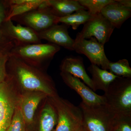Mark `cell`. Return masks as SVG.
Wrapping results in <instances>:
<instances>
[{
    "instance_id": "obj_1",
    "label": "cell",
    "mask_w": 131,
    "mask_h": 131,
    "mask_svg": "<svg viewBox=\"0 0 131 131\" xmlns=\"http://www.w3.org/2000/svg\"><path fill=\"white\" fill-rule=\"evenodd\" d=\"M7 71L17 86L26 91L42 92L48 97L57 95L54 83L50 77L20 59L9 56Z\"/></svg>"
},
{
    "instance_id": "obj_2",
    "label": "cell",
    "mask_w": 131,
    "mask_h": 131,
    "mask_svg": "<svg viewBox=\"0 0 131 131\" xmlns=\"http://www.w3.org/2000/svg\"><path fill=\"white\" fill-rule=\"evenodd\" d=\"M103 96L106 106L115 119L131 117V78H117Z\"/></svg>"
},
{
    "instance_id": "obj_3",
    "label": "cell",
    "mask_w": 131,
    "mask_h": 131,
    "mask_svg": "<svg viewBox=\"0 0 131 131\" xmlns=\"http://www.w3.org/2000/svg\"><path fill=\"white\" fill-rule=\"evenodd\" d=\"M82 126L85 131H113L116 126L114 115L105 104L88 105L81 102Z\"/></svg>"
},
{
    "instance_id": "obj_4",
    "label": "cell",
    "mask_w": 131,
    "mask_h": 131,
    "mask_svg": "<svg viewBox=\"0 0 131 131\" xmlns=\"http://www.w3.org/2000/svg\"><path fill=\"white\" fill-rule=\"evenodd\" d=\"M60 50V46L52 43L32 44L14 47L9 56L38 68L43 63L51 60Z\"/></svg>"
},
{
    "instance_id": "obj_5",
    "label": "cell",
    "mask_w": 131,
    "mask_h": 131,
    "mask_svg": "<svg viewBox=\"0 0 131 131\" xmlns=\"http://www.w3.org/2000/svg\"><path fill=\"white\" fill-rule=\"evenodd\" d=\"M16 89L17 84L9 75L0 83V131H7L19 105L21 95Z\"/></svg>"
},
{
    "instance_id": "obj_6",
    "label": "cell",
    "mask_w": 131,
    "mask_h": 131,
    "mask_svg": "<svg viewBox=\"0 0 131 131\" xmlns=\"http://www.w3.org/2000/svg\"><path fill=\"white\" fill-rule=\"evenodd\" d=\"M48 98L57 115V123L53 131H75L82 125V114L79 106L58 95Z\"/></svg>"
},
{
    "instance_id": "obj_7",
    "label": "cell",
    "mask_w": 131,
    "mask_h": 131,
    "mask_svg": "<svg viewBox=\"0 0 131 131\" xmlns=\"http://www.w3.org/2000/svg\"><path fill=\"white\" fill-rule=\"evenodd\" d=\"M59 19V17L54 15L49 7L44 9L38 8L15 16L11 20L16 21L21 25L29 27L38 33L58 24Z\"/></svg>"
},
{
    "instance_id": "obj_8",
    "label": "cell",
    "mask_w": 131,
    "mask_h": 131,
    "mask_svg": "<svg viewBox=\"0 0 131 131\" xmlns=\"http://www.w3.org/2000/svg\"><path fill=\"white\" fill-rule=\"evenodd\" d=\"M89 39L76 38L74 39V51L79 54L86 56L91 64L101 67V69L107 70L110 61L107 57L104 45L99 43L95 38Z\"/></svg>"
},
{
    "instance_id": "obj_9",
    "label": "cell",
    "mask_w": 131,
    "mask_h": 131,
    "mask_svg": "<svg viewBox=\"0 0 131 131\" xmlns=\"http://www.w3.org/2000/svg\"><path fill=\"white\" fill-rule=\"evenodd\" d=\"M115 28L101 13L95 15L84 24L76 38L88 39L95 38L99 43L105 45L108 42Z\"/></svg>"
},
{
    "instance_id": "obj_10",
    "label": "cell",
    "mask_w": 131,
    "mask_h": 131,
    "mask_svg": "<svg viewBox=\"0 0 131 131\" xmlns=\"http://www.w3.org/2000/svg\"><path fill=\"white\" fill-rule=\"evenodd\" d=\"M3 30L5 35L14 44L15 47L41 43L37 33L20 24L15 25L12 20L5 21Z\"/></svg>"
},
{
    "instance_id": "obj_11",
    "label": "cell",
    "mask_w": 131,
    "mask_h": 131,
    "mask_svg": "<svg viewBox=\"0 0 131 131\" xmlns=\"http://www.w3.org/2000/svg\"><path fill=\"white\" fill-rule=\"evenodd\" d=\"M60 75L65 84L81 96L83 103L88 105L105 104L103 95L96 94L79 78L63 72Z\"/></svg>"
},
{
    "instance_id": "obj_12",
    "label": "cell",
    "mask_w": 131,
    "mask_h": 131,
    "mask_svg": "<svg viewBox=\"0 0 131 131\" xmlns=\"http://www.w3.org/2000/svg\"><path fill=\"white\" fill-rule=\"evenodd\" d=\"M69 26L64 24L54 25L45 30L37 33L41 39L47 40L52 43L62 47L70 51H74V39L69 35L68 28Z\"/></svg>"
},
{
    "instance_id": "obj_13",
    "label": "cell",
    "mask_w": 131,
    "mask_h": 131,
    "mask_svg": "<svg viewBox=\"0 0 131 131\" xmlns=\"http://www.w3.org/2000/svg\"><path fill=\"white\" fill-rule=\"evenodd\" d=\"M48 96L38 91H26L21 95L19 107L27 127L32 125L35 112L41 101Z\"/></svg>"
},
{
    "instance_id": "obj_14",
    "label": "cell",
    "mask_w": 131,
    "mask_h": 131,
    "mask_svg": "<svg viewBox=\"0 0 131 131\" xmlns=\"http://www.w3.org/2000/svg\"><path fill=\"white\" fill-rule=\"evenodd\" d=\"M60 69L61 72L68 73L81 79L94 91L92 80L85 70L83 59L81 57H66L62 61Z\"/></svg>"
},
{
    "instance_id": "obj_15",
    "label": "cell",
    "mask_w": 131,
    "mask_h": 131,
    "mask_svg": "<svg viewBox=\"0 0 131 131\" xmlns=\"http://www.w3.org/2000/svg\"><path fill=\"white\" fill-rule=\"evenodd\" d=\"M101 13L115 28H119L131 17V8L123 6L116 0H114L103 8Z\"/></svg>"
},
{
    "instance_id": "obj_16",
    "label": "cell",
    "mask_w": 131,
    "mask_h": 131,
    "mask_svg": "<svg viewBox=\"0 0 131 131\" xmlns=\"http://www.w3.org/2000/svg\"><path fill=\"white\" fill-rule=\"evenodd\" d=\"M91 74V80L93 84L94 91L101 90L105 92L110 83L118 77L99 68L97 66L91 64L88 68Z\"/></svg>"
},
{
    "instance_id": "obj_17",
    "label": "cell",
    "mask_w": 131,
    "mask_h": 131,
    "mask_svg": "<svg viewBox=\"0 0 131 131\" xmlns=\"http://www.w3.org/2000/svg\"><path fill=\"white\" fill-rule=\"evenodd\" d=\"M51 13L57 17H62L81 9H86L78 0H48Z\"/></svg>"
},
{
    "instance_id": "obj_18",
    "label": "cell",
    "mask_w": 131,
    "mask_h": 131,
    "mask_svg": "<svg viewBox=\"0 0 131 131\" xmlns=\"http://www.w3.org/2000/svg\"><path fill=\"white\" fill-rule=\"evenodd\" d=\"M9 5L6 20L38 9L44 0H7Z\"/></svg>"
},
{
    "instance_id": "obj_19",
    "label": "cell",
    "mask_w": 131,
    "mask_h": 131,
    "mask_svg": "<svg viewBox=\"0 0 131 131\" xmlns=\"http://www.w3.org/2000/svg\"><path fill=\"white\" fill-rule=\"evenodd\" d=\"M9 10L7 0H0V54L9 55L14 44L5 35L3 27L6 21Z\"/></svg>"
},
{
    "instance_id": "obj_20",
    "label": "cell",
    "mask_w": 131,
    "mask_h": 131,
    "mask_svg": "<svg viewBox=\"0 0 131 131\" xmlns=\"http://www.w3.org/2000/svg\"><path fill=\"white\" fill-rule=\"evenodd\" d=\"M48 98L40 113L38 131H53L57 123L55 107Z\"/></svg>"
},
{
    "instance_id": "obj_21",
    "label": "cell",
    "mask_w": 131,
    "mask_h": 131,
    "mask_svg": "<svg viewBox=\"0 0 131 131\" xmlns=\"http://www.w3.org/2000/svg\"><path fill=\"white\" fill-rule=\"evenodd\" d=\"M94 15H92L86 9H81L64 17H60L59 22L70 26L73 29L77 30L81 25L89 21Z\"/></svg>"
},
{
    "instance_id": "obj_22",
    "label": "cell",
    "mask_w": 131,
    "mask_h": 131,
    "mask_svg": "<svg viewBox=\"0 0 131 131\" xmlns=\"http://www.w3.org/2000/svg\"><path fill=\"white\" fill-rule=\"evenodd\" d=\"M108 70L118 77L131 78V68L127 59H124L116 62L110 61Z\"/></svg>"
},
{
    "instance_id": "obj_23",
    "label": "cell",
    "mask_w": 131,
    "mask_h": 131,
    "mask_svg": "<svg viewBox=\"0 0 131 131\" xmlns=\"http://www.w3.org/2000/svg\"><path fill=\"white\" fill-rule=\"evenodd\" d=\"M92 15L100 13L102 9L114 0H78Z\"/></svg>"
},
{
    "instance_id": "obj_24",
    "label": "cell",
    "mask_w": 131,
    "mask_h": 131,
    "mask_svg": "<svg viewBox=\"0 0 131 131\" xmlns=\"http://www.w3.org/2000/svg\"><path fill=\"white\" fill-rule=\"evenodd\" d=\"M6 131H27L26 124L19 106L15 110L11 123Z\"/></svg>"
},
{
    "instance_id": "obj_25",
    "label": "cell",
    "mask_w": 131,
    "mask_h": 131,
    "mask_svg": "<svg viewBox=\"0 0 131 131\" xmlns=\"http://www.w3.org/2000/svg\"><path fill=\"white\" fill-rule=\"evenodd\" d=\"M9 55L0 54V83L6 80L8 76L7 63Z\"/></svg>"
},
{
    "instance_id": "obj_26",
    "label": "cell",
    "mask_w": 131,
    "mask_h": 131,
    "mask_svg": "<svg viewBox=\"0 0 131 131\" xmlns=\"http://www.w3.org/2000/svg\"><path fill=\"white\" fill-rule=\"evenodd\" d=\"M116 126L120 131H131V117L115 119Z\"/></svg>"
},
{
    "instance_id": "obj_27",
    "label": "cell",
    "mask_w": 131,
    "mask_h": 131,
    "mask_svg": "<svg viewBox=\"0 0 131 131\" xmlns=\"http://www.w3.org/2000/svg\"><path fill=\"white\" fill-rule=\"evenodd\" d=\"M117 2L123 6L131 8V0H116Z\"/></svg>"
},
{
    "instance_id": "obj_28",
    "label": "cell",
    "mask_w": 131,
    "mask_h": 131,
    "mask_svg": "<svg viewBox=\"0 0 131 131\" xmlns=\"http://www.w3.org/2000/svg\"><path fill=\"white\" fill-rule=\"evenodd\" d=\"M75 131H85L82 125L78 127Z\"/></svg>"
},
{
    "instance_id": "obj_29",
    "label": "cell",
    "mask_w": 131,
    "mask_h": 131,
    "mask_svg": "<svg viewBox=\"0 0 131 131\" xmlns=\"http://www.w3.org/2000/svg\"><path fill=\"white\" fill-rule=\"evenodd\" d=\"M113 131H120V130L117 127V126L116 125V126H115V128Z\"/></svg>"
}]
</instances>
